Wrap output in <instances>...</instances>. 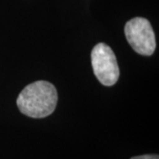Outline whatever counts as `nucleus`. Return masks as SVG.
<instances>
[{"mask_svg":"<svg viewBox=\"0 0 159 159\" xmlns=\"http://www.w3.org/2000/svg\"><path fill=\"white\" fill-rule=\"evenodd\" d=\"M56 88L45 80H38L29 84L17 98V106L24 115L42 119L51 115L57 106Z\"/></svg>","mask_w":159,"mask_h":159,"instance_id":"obj_1","label":"nucleus"},{"mask_svg":"<svg viewBox=\"0 0 159 159\" xmlns=\"http://www.w3.org/2000/svg\"><path fill=\"white\" fill-rule=\"evenodd\" d=\"M125 38L137 53L150 56L156 50V37L151 24L147 19L136 17L127 21L125 26Z\"/></svg>","mask_w":159,"mask_h":159,"instance_id":"obj_2","label":"nucleus"},{"mask_svg":"<svg viewBox=\"0 0 159 159\" xmlns=\"http://www.w3.org/2000/svg\"><path fill=\"white\" fill-rule=\"evenodd\" d=\"M94 74L102 85H114L119 77V69L113 51L104 43H98L91 51Z\"/></svg>","mask_w":159,"mask_h":159,"instance_id":"obj_3","label":"nucleus"},{"mask_svg":"<svg viewBox=\"0 0 159 159\" xmlns=\"http://www.w3.org/2000/svg\"><path fill=\"white\" fill-rule=\"evenodd\" d=\"M131 159H159L158 155H142L134 157Z\"/></svg>","mask_w":159,"mask_h":159,"instance_id":"obj_4","label":"nucleus"}]
</instances>
